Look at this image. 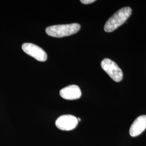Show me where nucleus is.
Segmentation results:
<instances>
[{"label": "nucleus", "mask_w": 146, "mask_h": 146, "mask_svg": "<svg viewBox=\"0 0 146 146\" xmlns=\"http://www.w3.org/2000/svg\"><path fill=\"white\" fill-rule=\"evenodd\" d=\"M131 9L129 7L121 8L111 16L106 22L104 27V31L110 33L114 31L122 25L131 14Z\"/></svg>", "instance_id": "f257e3e1"}, {"label": "nucleus", "mask_w": 146, "mask_h": 146, "mask_svg": "<svg viewBox=\"0 0 146 146\" xmlns=\"http://www.w3.org/2000/svg\"><path fill=\"white\" fill-rule=\"evenodd\" d=\"M81 26L78 23L55 25L48 27L46 29L47 34L54 37H63L70 36L77 33L80 29Z\"/></svg>", "instance_id": "f03ea898"}, {"label": "nucleus", "mask_w": 146, "mask_h": 146, "mask_svg": "<svg viewBox=\"0 0 146 146\" xmlns=\"http://www.w3.org/2000/svg\"><path fill=\"white\" fill-rule=\"evenodd\" d=\"M102 68L114 81L119 82L123 78V73L121 68L113 61L104 58L101 63Z\"/></svg>", "instance_id": "7ed1b4c3"}, {"label": "nucleus", "mask_w": 146, "mask_h": 146, "mask_svg": "<svg viewBox=\"0 0 146 146\" xmlns=\"http://www.w3.org/2000/svg\"><path fill=\"white\" fill-rule=\"evenodd\" d=\"M22 48L24 52L38 61L44 62L47 60V55L45 51L34 44L25 43L23 44Z\"/></svg>", "instance_id": "20e7f679"}, {"label": "nucleus", "mask_w": 146, "mask_h": 146, "mask_svg": "<svg viewBox=\"0 0 146 146\" xmlns=\"http://www.w3.org/2000/svg\"><path fill=\"white\" fill-rule=\"evenodd\" d=\"M78 118L72 115L60 116L55 122L57 128L60 130L70 131L75 129L78 125Z\"/></svg>", "instance_id": "39448f33"}, {"label": "nucleus", "mask_w": 146, "mask_h": 146, "mask_svg": "<svg viewBox=\"0 0 146 146\" xmlns=\"http://www.w3.org/2000/svg\"><path fill=\"white\" fill-rule=\"evenodd\" d=\"M60 95L63 99L68 100L78 99L81 96V91L76 85H70L62 89Z\"/></svg>", "instance_id": "423d86ee"}, {"label": "nucleus", "mask_w": 146, "mask_h": 146, "mask_svg": "<svg viewBox=\"0 0 146 146\" xmlns=\"http://www.w3.org/2000/svg\"><path fill=\"white\" fill-rule=\"evenodd\" d=\"M146 129V115H141L136 119L131 125L129 133L132 137L140 135Z\"/></svg>", "instance_id": "0eeeda50"}, {"label": "nucleus", "mask_w": 146, "mask_h": 146, "mask_svg": "<svg viewBox=\"0 0 146 146\" xmlns=\"http://www.w3.org/2000/svg\"><path fill=\"white\" fill-rule=\"evenodd\" d=\"M95 2V0H81V2L84 5H89Z\"/></svg>", "instance_id": "6e6552de"}, {"label": "nucleus", "mask_w": 146, "mask_h": 146, "mask_svg": "<svg viewBox=\"0 0 146 146\" xmlns=\"http://www.w3.org/2000/svg\"><path fill=\"white\" fill-rule=\"evenodd\" d=\"M78 122H79V121H81V119L80 118H78Z\"/></svg>", "instance_id": "1a4fd4ad"}]
</instances>
